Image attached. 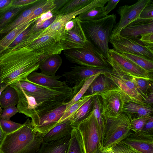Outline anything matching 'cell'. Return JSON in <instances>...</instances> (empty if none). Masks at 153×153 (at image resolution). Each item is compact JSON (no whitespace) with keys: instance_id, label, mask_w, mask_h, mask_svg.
Returning <instances> with one entry per match:
<instances>
[{"instance_id":"cell-56","label":"cell","mask_w":153,"mask_h":153,"mask_svg":"<svg viewBox=\"0 0 153 153\" xmlns=\"http://www.w3.org/2000/svg\"><path fill=\"white\" fill-rule=\"evenodd\" d=\"M100 150L102 153H115L111 149H102Z\"/></svg>"},{"instance_id":"cell-44","label":"cell","mask_w":153,"mask_h":153,"mask_svg":"<svg viewBox=\"0 0 153 153\" xmlns=\"http://www.w3.org/2000/svg\"><path fill=\"white\" fill-rule=\"evenodd\" d=\"M18 112V109L15 106L7 107L0 112V119L9 120L10 118Z\"/></svg>"},{"instance_id":"cell-33","label":"cell","mask_w":153,"mask_h":153,"mask_svg":"<svg viewBox=\"0 0 153 153\" xmlns=\"http://www.w3.org/2000/svg\"><path fill=\"white\" fill-rule=\"evenodd\" d=\"M66 153H84L81 136L76 128H74L71 135Z\"/></svg>"},{"instance_id":"cell-23","label":"cell","mask_w":153,"mask_h":153,"mask_svg":"<svg viewBox=\"0 0 153 153\" xmlns=\"http://www.w3.org/2000/svg\"><path fill=\"white\" fill-rule=\"evenodd\" d=\"M71 135L56 140L42 142L37 153H66Z\"/></svg>"},{"instance_id":"cell-55","label":"cell","mask_w":153,"mask_h":153,"mask_svg":"<svg viewBox=\"0 0 153 153\" xmlns=\"http://www.w3.org/2000/svg\"><path fill=\"white\" fill-rule=\"evenodd\" d=\"M6 135L2 129L0 125V147Z\"/></svg>"},{"instance_id":"cell-42","label":"cell","mask_w":153,"mask_h":153,"mask_svg":"<svg viewBox=\"0 0 153 153\" xmlns=\"http://www.w3.org/2000/svg\"><path fill=\"white\" fill-rule=\"evenodd\" d=\"M34 23L19 34L8 47V49L14 48L32 33L33 26Z\"/></svg>"},{"instance_id":"cell-49","label":"cell","mask_w":153,"mask_h":153,"mask_svg":"<svg viewBox=\"0 0 153 153\" xmlns=\"http://www.w3.org/2000/svg\"><path fill=\"white\" fill-rule=\"evenodd\" d=\"M13 0H0V15L12 6Z\"/></svg>"},{"instance_id":"cell-13","label":"cell","mask_w":153,"mask_h":153,"mask_svg":"<svg viewBox=\"0 0 153 153\" xmlns=\"http://www.w3.org/2000/svg\"><path fill=\"white\" fill-rule=\"evenodd\" d=\"M102 103V115L105 120L119 117L123 113L125 101L117 88L98 93Z\"/></svg>"},{"instance_id":"cell-43","label":"cell","mask_w":153,"mask_h":153,"mask_svg":"<svg viewBox=\"0 0 153 153\" xmlns=\"http://www.w3.org/2000/svg\"><path fill=\"white\" fill-rule=\"evenodd\" d=\"M111 149L115 153H140L122 142Z\"/></svg>"},{"instance_id":"cell-50","label":"cell","mask_w":153,"mask_h":153,"mask_svg":"<svg viewBox=\"0 0 153 153\" xmlns=\"http://www.w3.org/2000/svg\"><path fill=\"white\" fill-rule=\"evenodd\" d=\"M142 131L147 132H153V117L151 115L149 116Z\"/></svg>"},{"instance_id":"cell-61","label":"cell","mask_w":153,"mask_h":153,"mask_svg":"<svg viewBox=\"0 0 153 153\" xmlns=\"http://www.w3.org/2000/svg\"><path fill=\"white\" fill-rule=\"evenodd\" d=\"M0 153H3L0 150Z\"/></svg>"},{"instance_id":"cell-47","label":"cell","mask_w":153,"mask_h":153,"mask_svg":"<svg viewBox=\"0 0 153 153\" xmlns=\"http://www.w3.org/2000/svg\"><path fill=\"white\" fill-rule=\"evenodd\" d=\"M53 16L51 10L49 11L42 14L37 18L34 23V26H38L45 21L48 19Z\"/></svg>"},{"instance_id":"cell-32","label":"cell","mask_w":153,"mask_h":153,"mask_svg":"<svg viewBox=\"0 0 153 153\" xmlns=\"http://www.w3.org/2000/svg\"><path fill=\"white\" fill-rule=\"evenodd\" d=\"M108 15L105 13L104 7H98L82 13L77 17L80 22H84L99 20Z\"/></svg>"},{"instance_id":"cell-34","label":"cell","mask_w":153,"mask_h":153,"mask_svg":"<svg viewBox=\"0 0 153 153\" xmlns=\"http://www.w3.org/2000/svg\"><path fill=\"white\" fill-rule=\"evenodd\" d=\"M93 0H69L59 11L57 15L64 14L79 10L91 3Z\"/></svg>"},{"instance_id":"cell-14","label":"cell","mask_w":153,"mask_h":153,"mask_svg":"<svg viewBox=\"0 0 153 153\" xmlns=\"http://www.w3.org/2000/svg\"><path fill=\"white\" fill-rule=\"evenodd\" d=\"M152 0H139L131 5H125L119 7L117 12L120 16L119 22L116 24L112 32L110 39L120 35L121 30L129 23L139 17L143 9Z\"/></svg>"},{"instance_id":"cell-7","label":"cell","mask_w":153,"mask_h":153,"mask_svg":"<svg viewBox=\"0 0 153 153\" xmlns=\"http://www.w3.org/2000/svg\"><path fill=\"white\" fill-rule=\"evenodd\" d=\"M66 59L80 66L98 68L111 67L102 53L89 41L83 48L63 51Z\"/></svg>"},{"instance_id":"cell-60","label":"cell","mask_w":153,"mask_h":153,"mask_svg":"<svg viewBox=\"0 0 153 153\" xmlns=\"http://www.w3.org/2000/svg\"><path fill=\"white\" fill-rule=\"evenodd\" d=\"M6 85L4 83H2L1 81L0 76V89L3 87L5 86Z\"/></svg>"},{"instance_id":"cell-39","label":"cell","mask_w":153,"mask_h":153,"mask_svg":"<svg viewBox=\"0 0 153 153\" xmlns=\"http://www.w3.org/2000/svg\"><path fill=\"white\" fill-rule=\"evenodd\" d=\"M102 74L104 73H98L87 79L85 81L82 86L78 93L71 100L66 102V109L70 106L82 98L84 95L91 84L94 79L100 74Z\"/></svg>"},{"instance_id":"cell-20","label":"cell","mask_w":153,"mask_h":153,"mask_svg":"<svg viewBox=\"0 0 153 153\" xmlns=\"http://www.w3.org/2000/svg\"><path fill=\"white\" fill-rule=\"evenodd\" d=\"M74 127L68 119L58 124L44 134L43 142L47 143L62 139L70 135Z\"/></svg>"},{"instance_id":"cell-26","label":"cell","mask_w":153,"mask_h":153,"mask_svg":"<svg viewBox=\"0 0 153 153\" xmlns=\"http://www.w3.org/2000/svg\"><path fill=\"white\" fill-rule=\"evenodd\" d=\"M123 112L130 116L133 114L134 118L151 115L153 113V108L151 105H142L133 102L125 103L123 107Z\"/></svg>"},{"instance_id":"cell-4","label":"cell","mask_w":153,"mask_h":153,"mask_svg":"<svg viewBox=\"0 0 153 153\" xmlns=\"http://www.w3.org/2000/svg\"><path fill=\"white\" fill-rule=\"evenodd\" d=\"M116 15L113 14L99 20L80 22L86 37L108 59V43L116 24Z\"/></svg>"},{"instance_id":"cell-8","label":"cell","mask_w":153,"mask_h":153,"mask_svg":"<svg viewBox=\"0 0 153 153\" xmlns=\"http://www.w3.org/2000/svg\"><path fill=\"white\" fill-rule=\"evenodd\" d=\"M84 153H91L101 148V133L100 127L92 111L78 125Z\"/></svg>"},{"instance_id":"cell-51","label":"cell","mask_w":153,"mask_h":153,"mask_svg":"<svg viewBox=\"0 0 153 153\" xmlns=\"http://www.w3.org/2000/svg\"><path fill=\"white\" fill-rule=\"evenodd\" d=\"M69 0H54L56 7L52 11L53 16L57 15L59 11L69 1Z\"/></svg>"},{"instance_id":"cell-59","label":"cell","mask_w":153,"mask_h":153,"mask_svg":"<svg viewBox=\"0 0 153 153\" xmlns=\"http://www.w3.org/2000/svg\"><path fill=\"white\" fill-rule=\"evenodd\" d=\"M91 153H102L100 149H98Z\"/></svg>"},{"instance_id":"cell-25","label":"cell","mask_w":153,"mask_h":153,"mask_svg":"<svg viewBox=\"0 0 153 153\" xmlns=\"http://www.w3.org/2000/svg\"><path fill=\"white\" fill-rule=\"evenodd\" d=\"M115 87L104 74H101L93 81L83 96L102 93Z\"/></svg>"},{"instance_id":"cell-41","label":"cell","mask_w":153,"mask_h":153,"mask_svg":"<svg viewBox=\"0 0 153 153\" xmlns=\"http://www.w3.org/2000/svg\"><path fill=\"white\" fill-rule=\"evenodd\" d=\"M149 115L132 119L131 126L134 132L142 131Z\"/></svg>"},{"instance_id":"cell-37","label":"cell","mask_w":153,"mask_h":153,"mask_svg":"<svg viewBox=\"0 0 153 153\" xmlns=\"http://www.w3.org/2000/svg\"><path fill=\"white\" fill-rule=\"evenodd\" d=\"M97 94H95L83 96L79 100L70 106L65 110L63 116L58 121L57 125L59 123L68 119L72 114L76 111L88 100Z\"/></svg>"},{"instance_id":"cell-18","label":"cell","mask_w":153,"mask_h":153,"mask_svg":"<svg viewBox=\"0 0 153 153\" xmlns=\"http://www.w3.org/2000/svg\"><path fill=\"white\" fill-rule=\"evenodd\" d=\"M66 103L42 116L34 127L44 134L48 132L57 125L66 109Z\"/></svg>"},{"instance_id":"cell-36","label":"cell","mask_w":153,"mask_h":153,"mask_svg":"<svg viewBox=\"0 0 153 153\" xmlns=\"http://www.w3.org/2000/svg\"><path fill=\"white\" fill-rule=\"evenodd\" d=\"M131 79L144 102L149 93V90L153 89V80L134 77H131Z\"/></svg>"},{"instance_id":"cell-30","label":"cell","mask_w":153,"mask_h":153,"mask_svg":"<svg viewBox=\"0 0 153 153\" xmlns=\"http://www.w3.org/2000/svg\"><path fill=\"white\" fill-rule=\"evenodd\" d=\"M36 19L24 23L10 31L0 40V45L8 49V47L19 34L32 25Z\"/></svg>"},{"instance_id":"cell-46","label":"cell","mask_w":153,"mask_h":153,"mask_svg":"<svg viewBox=\"0 0 153 153\" xmlns=\"http://www.w3.org/2000/svg\"><path fill=\"white\" fill-rule=\"evenodd\" d=\"M153 2L152 1L142 10L139 18L143 19H153Z\"/></svg>"},{"instance_id":"cell-15","label":"cell","mask_w":153,"mask_h":153,"mask_svg":"<svg viewBox=\"0 0 153 153\" xmlns=\"http://www.w3.org/2000/svg\"><path fill=\"white\" fill-rule=\"evenodd\" d=\"M73 28L64 31L60 42L63 51L85 47L89 41L87 39L78 17L75 18Z\"/></svg>"},{"instance_id":"cell-29","label":"cell","mask_w":153,"mask_h":153,"mask_svg":"<svg viewBox=\"0 0 153 153\" xmlns=\"http://www.w3.org/2000/svg\"><path fill=\"white\" fill-rule=\"evenodd\" d=\"M19 100L18 93L16 90L10 85H8L1 92L0 96V106L2 109L16 106Z\"/></svg>"},{"instance_id":"cell-5","label":"cell","mask_w":153,"mask_h":153,"mask_svg":"<svg viewBox=\"0 0 153 153\" xmlns=\"http://www.w3.org/2000/svg\"><path fill=\"white\" fill-rule=\"evenodd\" d=\"M131 117L123 112L119 117L105 120L100 149H111L134 133Z\"/></svg>"},{"instance_id":"cell-58","label":"cell","mask_w":153,"mask_h":153,"mask_svg":"<svg viewBox=\"0 0 153 153\" xmlns=\"http://www.w3.org/2000/svg\"><path fill=\"white\" fill-rule=\"evenodd\" d=\"M7 50V49L4 48L0 45V55Z\"/></svg>"},{"instance_id":"cell-16","label":"cell","mask_w":153,"mask_h":153,"mask_svg":"<svg viewBox=\"0 0 153 153\" xmlns=\"http://www.w3.org/2000/svg\"><path fill=\"white\" fill-rule=\"evenodd\" d=\"M153 132H134L122 142L140 153H153Z\"/></svg>"},{"instance_id":"cell-9","label":"cell","mask_w":153,"mask_h":153,"mask_svg":"<svg viewBox=\"0 0 153 153\" xmlns=\"http://www.w3.org/2000/svg\"><path fill=\"white\" fill-rule=\"evenodd\" d=\"M107 61L112 71L117 73L131 77L153 80L151 73L137 66L113 49L108 50Z\"/></svg>"},{"instance_id":"cell-12","label":"cell","mask_w":153,"mask_h":153,"mask_svg":"<svg viewBox=\"0 0 153 153\" xmlns=\"http://www.w3.org/2000/svg\"><path fill=\"white\" fill-rule=\"evenodd\" d=\"M71 70L62 74L66 79V84L73 85L72 87L74 96L79 91L85 81L90 76L99 73H105L111 71L110 68H98L75 65L70 67Z\"/></svg>"},{"instance_id":"cell-17","label":"cell","mask_w":153,"mask_h":153,"mask_svg":"<svg viewBox=\"0 0 153 153\" xmlns=\"http://www.w3.org/2000/svg\"><path fill=\"white\" fill-rule=\"evenodd\" d=\"M151 33H153V19L139 17L123 28L120 35L125 37L139 39L141 36Z\"/></svg>"},{"instance_id":"cell-3","label":"cell","mask_w":153,"mask_h":153,"mask_svg":"<svg viewBox=\"0 0 153 153\" xmlns=\"http://www.w3.org/2000/svg\"><path fill=\"white\" fill-rule=\"evenodd\" d=\"M44 135L35 129L28 119L17 130L6 135L0 150L3 153H37Z\"/></svg>"},{"instance_id":"cell-38","label":"cell","mask_w":153,"mask_h":153,"mask_svg":"<svg viewBox=\"0 0 153 153\" xmlns=\"http://www.w3.org/2000/svg\"><path fill=\"white\" fill-rule=\"evenodd\" d=\"M56 6L54 0H47L44 4L33 11L30 17L24 23L36 19L43 13L50 10L52 11L55 9Z\"/></svg>"},{"instance_id":"cell-52","label":"cell","mask_w":153,"mask_h":153,"mask_svg":"<svg viewBox=\"0 0 153 153\" xmlns=\"http://www.w3.org/2000/svg\"><path fill=\"white\" fill-rule=\"evenodd\" d=\"M120 0H109L108 1L107 4L104 7V9L107 15L113 9L115 8L118 2Z\"/></svg>"},{"instance_id":"cell-57","label":"cell","mask_w":153,"mask_h":153,"mask_svg":"<svg viewBox=\"0 0 153 153\" xmlns=\"http://www.w3.org/2000/svg\"><path fill=\"white\" fill-rule=\"evenodd\" d=\"M8 85H5L2 88L0 89V96L1 95V92L5 89V88L8 86ZM2 110V109L0 106V112H1Z\"/></svg>"},{"instance_id":"cell-35","label":"cell","mask_w":153,"mask_h":153,"mask_svg":"<svg viewBox=\"0 0 153 153\" xmlns=\"http://www.w3.org/2000/svg\"><path fill=\"white\" fill-rule=\"evenodd\" d=\"M92 109L100 131L101 142L102 131L105 123V119L102 115V103L101 98L99 95H96L93 97Z\"/></svg>"},{"instance_id":"cell-27","label":"cell","mask_w":153,"mask_h":153,"mask_svg":"<svg viewBox=\"0 0 153 153\" xmlns=\"http://www.w3.org/2000/svg\"><path fill=\"white\" fill-rule=\"evenodd\" d=\"M93 97L84 103L76 111L72 114L68 118L71 124L75 128L78 124L88 115L92 109Z\"/></svg>"},{"instance_id":"cell-53","label":"cell","mask_w":153,"mask_h":153,"mask_svg":"<svg viewBox=\"0 0 153 153\" xmlns=\"http://www.w3.org/2000/svg\"><path fill=\"white\" fill-rule=\"evenodd\" d=\"M74 19H72L66 23L64 31L70 30L73 28L74 25Z\"/></svg>"},{"instance_id":"cell-45","label":"cell","mask_w":153,"mask_h":153,"mask_svg":"<svg viewBox=\"0 0 153 153\" xmlns=\"http://www.w3.org/2000/svg\"><path fill=\"white\" fill-rule=\"evenodd\" d=\"M139 41L144 46L153 51V33L141 36Z\"/></svg>"},{"instance_id":"cell-24","label":"cell","mask_w":153,"mask_h":153,"mask_svg":"<svg viewBox=\"0 0 153 153\" xmlns=\"http://www.w3.org/2000/svg\"><path fill=\"white\" fill-rule=\"evenodd\" d=\"M47 0H39L21 13L17 17L6 27L0 32V34L8 33L17 26L25 22L33 11L44 4Z\"/></svg>"},{"instance_id":"cell-54","label":"cell","mask_w":153,"mask_h":153,"mask_svg":"<svg viewBox=\"0 0 153 153\" xmlns=\"http://www.w3.org/2000/svg\"><path fill=\"white\" fill-rule=\"evenodd\" d=\"M146 104L152 105L153 103V91L152 90L149 94L147 98L144 101Z\"/></svg>"},{"instance_id":"cell-1","label":"cell","mask_w":153,"mask_h":153,"mask_svg":"<svg viewBox=\"0 0 153 153\" xmlns=\"http://www.w3.org/2000/svg\"><path fill=\"white\" fill-rule=\"evenodd\" d=\"M10 85L18 93V112L30 117L33 126L42 116L65 104L74 96L73 89L68 85L46 87L32 82L27 78Z\"/></svg>"},{"instance_id":"cell-19","label":"cell","mask_w":153,"mask_h":153,"mask_svg":"<svg viewBox=\"0 0 153 153\" xmlns=\"http://www.w3.org/2000/svg\"><path fill=\"white\" fill-rule=\"evenodd\" d=\"M25 47L37 51L44 52L46 56L53 54H60L63 51L60 42L53 38L45 36L34 40Z\"/></svg>"},{"instance_id":"cell-48","label":"cell","mask_w":153,"mask_h":153,"mask_svg":"<svg viewBox=\"0 0 153 153\" xmlns=\"http://www.w3.org/2000/svg\"><path fill=\"white\" fill-rule=\"evenodd\" d=\"M39 0H13L12 6H30Z\"/></svg>"},{"instance_id":"cell-21","label":"cell","mask_w":153,"mask_h":153,"mask_svg":"<svg viewBox=\"0 0 153 153\" xmlns=\"http://www.w3.org/2000/svg\"><path fill=\"white\" fill-rule=\"evenodd\" d=\"M62 76L60 75L51 76L42 73L33 72L27 77L29 81L40 85L52 88H59L68 85L65 81L58 80Z\"/></svg>"},{"instance_id":"cell-11","label":"cell","mask_w":153,"mask_h":153,"mask_svg":"<svg viewBox=\"0 0 153 153\" xmlns=\"http://www.w3.org/2000/svg\"><path fill=\"white\" fill-rule=\"evenodd\" d=\"M139 39L125 37L120 34L110 39L109 42L117 53L137 55L153 61V51L144 46Z\"/></svg>"},{"instance_id":"cell-28","label":"cell","mask_w":153,"mask_h":153,"mask_svg":"<svg viewBox=\"0 0 153 153\" xmlns=\"http://www.w3.org/2000/svg\"><path fill=\"white\" fill-rule=\"evenodd\" d=\"M31 6H12L0 14V32L14 20L23 11Z\"/></svg>"},{"instance_id":"cell-2","label":"cell","mask_w":153,"mask_h":153,"mask_svg":"<svg viewBox=\"0 0 153 153\" xmlns=\"http://www.w3.org/2000/svg\"><path fill=\"white\" fill-rule=\"evenodd\" d=\"M46 56L43 51L27 47L6 50L0 55L1 82L9 85L25 79L39 68L40 61Z\"/></svg>"},{"instance_id":"cell-6","label":"cell","mask_w":153,"mask_h":153,"mask_svg":"<svg viewBox=\"0 0 153 153\" xmlns=\"http://www.w3.org/2000/svg\"><path fill=\"white\" fill-rule=\"evenodd\" d=\"M107 0H93L89 4L76 11L64 14L57 15L53 22L49 27L42 30L32 33L30 38L31 41L45 36L53 38L57 42H59L66 23L72 19L75 18L80 14L98 7H104L108 2Z\"/></svg>"},{"instance_id":"cell-40","label":"cell","mask_w":153,"mask_h":153,"mask_svg":"<svg viewBox=\"0 0 153 153\" xmlns=\"http://www.w3.org/2000/svg\"><path fill=\"white\" fill-rule=\"evenodd\" d=\"M22 124L18 123L9 120L0 119V125L6 135L11 134L18 129Z\"/></svg>"},{"instance_id":"cell-22","label":"cell","mask_w":153,"mask_h":153,"mask_svg":"<svg viewBox=\"0 0 153 153\" xmlns=\"http://www.w3.org/2000/svg\"><path fill=\"white\" fill-rule=\"evenodd\" d=\"M62 62V59L59 54L50 55L40 61L39 68L41 73L48 75L54 76L61 66Z\"/></svg>"},{"instance_id":"cell-31","label":"cell","mask_w":153,"mask_h":153,"mask_svg":"<svg viewBox=\"0 0 153 153\" xmlns=\"http://www.w3.org/2000/svg\"><path fill=\"white\" fill-rule=\"evenodd\" d=\"M120 54L122 56L145 71L151 73L153 72V61L137 55L126 53Z\"/></svg>"},{"instance_id":"cell-10","label":"cell","mask_w":153,"mask_h":153,"mask_svg":"<svg viewBox=\"0 0 153 153\" xmlns=\"http://www.w3.org/2000/svg\"><path fill=\"white\" fill-rule=\"evenodd\" d=\"M104 74L117 88L125 103L133 102L146 104L132 81L131 77L117 73L112 70Z\"/></svg>"}]
</instances>
